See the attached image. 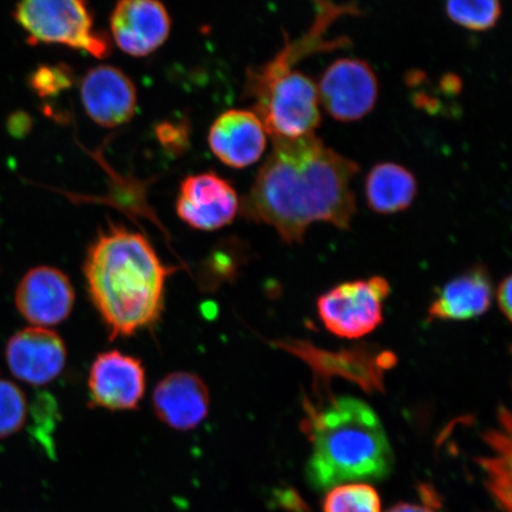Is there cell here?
Here are the masks:
<instances>
[{
	"instance_id": "8992f818",
	"label": "cell",
	"mask_w": 512,
	"mask_h": 512,
	"mask_svg": "<svg viewBox=\"0 0 512 512\" xmlns=\"http://www.w3.org/2000/svg\"><path fill=\"white\" fill-rule=\"evenodd\" d=\"M389 292V283L382 277L338 285L318 299L319 318L338 337L361 338L383 322Z\"/></svg>"
},
{
	"instance_id": "9c48e42d",
	"label": "cell",
	"mask_w": 512,
	"mask_h": 512,
	"mask_svg": "<svg viewBox=\"0 0 512 512\" xmlns=\"http://www.w3.org/2000/svg\"><path fill=\"white\" fill-rule=\"evenodd\" d=\"M88 389L94 407L112 412L133 411L145 395L143 363L119 350L102 352L89 369Z\"/></svg>"
},
{
	"instance_id": "277c9868",
	"label": "cell",
	"mask_w": 512,
	"mask_h": 512,
	"mask_svg": "<svg viewBox=\"0 0 512 512\" xmlns=\"http://www.w3.org/2000/svg\"><path fill=\"white\" fill-rule=\"evenodd\" d=\"M317 49L310 36L286 43L271 61L248 68L243 95L272 139H298L315 134L320 124L317 83L294 69V62Z\"/></svg>"
},
{
	"instance_id": "d4e9b609",
	"label": "cell",
	"mask_w": 512,
	"mask_h": 512,
	"mask_svg": "<svg viewBox=\"0 0 512 512\" xmlns=\"http://www.w3.org/2000/svg\"><path fill=\"white\" fill-rule=\"evenodd\" d=\"M31 125V118L23 112L12 113L8 120L9 132L17 138L25 136L30 131Z\"/></svg>"
},
{
	"instance_id": "e0dca14e",
	"label": "cell",
	"mask_w": 512,
	"mask_h": 512,
	"mask_svg": "<svg viewBox=\"0 0 512 512\" xmlns=\"http://www.w3.org/2000/svg\"><path fill=\"white\" fill-rule=\"evenodd\" d=\"M491 298L489 274L483 267L473 268L441 288L428 309V317L446 322L476 318L489 310Z\"/></svg>"
},
{
	"instance_id": "603a6c76",
	"label": "cell",
	"mask_w": 512,
	"mask_h": 512,
	"mask_svg": "<svg viewBox=\"0 0 512 512\" xmlns=\"http://www.w3.org/2000/svg\"><path fill=\"white\" fill-rule=\"evenodd\" d=\"M74 83V73L67 64H43L29 75V87L40 98L67 91Z\"/></svg>"
},
{
	"instance_id": "3957f363",
	"label": "cell",
	"mask_w": 512,
	"mask_h": 512,
	"mask_svg": "<svg viewBox=\"0 0 512 512\" xmlns=\"http://www.w3.org/2000/svg\"><path fill=\"white\" fill-rule=\"evenodd\" d=\"M304 431L312 454L306 476L317 490L357 480H380L393 469V452L379 416L366 402L332 398L323 407L307 406Z\"/></svg>"
},
{
	"instance_id": "9a60e30c",
	"label": "cell",
	"mask_w": 512,
	"mask_h": 512,
	"mask_svg": "<svg viewBox=\"0 0 512 512\" xmlns=\"http://www.w3.org/2000/svg\"><path fill=\"white\" fill-rule=\"evenodd\" d=\"M152 403L164 425L177 431H191L207 419L210 394L200 376L176 371L158 382Z\"/></svg>"
},
{
	"instance_id": "ac0fdd59",
	"label": "cell",
	"mask_w": 512,
	"mask_h": 512,
	"mask_svg": "<svg viewBox=\"0 0 512 512\" xmlns=\"http://www.w3.org/2000/svg\"><path fill=\"white\" fill-rule=\"evenodd\" d=\"M418 184L411 171L392 162L379 163L366 179L368 206L376 213L390 215L411 207Z\"/></svg>"
},
{
	"instance_id": "ba28073f",
	"label": "cell",
	"mask_w": 512,
	"mask_h": 512,
	"mask_svg": "<svg viewBox=\"0 0 512 512\" xmlns=\"http://www.w3.org/2000/svg\"><path fill=\"white\" fill-rule=\"evenodd\" d=\"M317 91L319 104L332 118L350 123L373 111L379 98V81L368 62L344 57L325 69Z\"/></svg>"
},
{
	"instance_id": "cb8c5ba5",
	"label": "cell",
	"mask_w": 512,
	"mask_h": 512,
	"mask_svg": "<svg viewBox=\"0 0 512 512\" xmlns=\"http://www.w3.org/2000/svg\"><path fill=\"white\" fill-rule=\"evenodd\" d=\"M159 143L171 152L181 153L189 145V127L181 123H162L156 127Z\"/></svg>"
},
{
	"instance_id": "52a82bcc",
	"label": "cell",
	"mask_w": 512,
	"mask_h": 512,
	"mask_svg": "<svg viewBox=\"0 0 512 512\" xmlns=\"http://www.w3.org/2000/svg\"><path fill=\"white\" fill-rule=\"evenodd\" d=\"M274 345L303 360L317 379L328 382L332 377H342L368 393L382 392L384 375L396 364L393 352L371 347L330 351L303 341H283Z\"/></svg>"
},
{
	"instance_id": "2e32d148",
	"label": "cell",
	"mask_w": 512,
	"mask_h": 512,
	"mask_svg": "<svg viewBox=\"0 0 512 512\" xmlns=\"http://www.w3.org/2000/svg\"><path fill=\"white\" fill-rule=\"evenodd\" d=\"M210 150L223 164L234 169L252 165L264 155L267 132L264 124L252 110L223 112L210 127Z\"/></svg>"
},
{
	"instance_id": "30bf717a",
	"label": "cell",
	"mask_w": 512,
	"mask_h": 512,
	"mask_svg": "<svg viewBox=\"0 0 512 512\" xmlns=\"http://www.w3.org/2000/svg\"><path fill=\"white\" fill-rule=\"evenodd\" d=\"M239 210L238 192L215 172L185 177L179 187L177 215L191 228L213 232L232 223Z\"/></svg>"
},
{
	"instance_id": "5b68a950",
	"label": "cell",
	"mask_w": 512,
	"mask_h": 512,
	"mask_svg": "<svg viewBox=\"0 0 512 512\" xmlns=\"http://www.w3.org/2000/svg\"><path fill=\"white\" fill-rule=\"evenodd\" d=\"M12 16L31 44H63L96 59L111 54L110 40L95 30L92 10L81 0H27L15 6Z\"/></svg>"
},
{
	"instance_id": "6da1fadb",
	"label": "cell",
	"mask_w": 512,
	"mask_h": 512,
	"mask_svg": "<svg viewBox=\"0 0 512 512\" xmlns=\"http://www.w3.org/2000/svg\"><path fill=\"white\" fill-rule=\"evenodd\" d=\"M272 142L270 155L240 201L242 216L274 228L290 245L302 242L315 222L349 229L356 214L351 181L360 165L316 134Z\"/></svg>"
},
{
	"instance_id": "8fae6325",
	"label": "cell",
	"mask_w": 512,
	"mask_h": 512,
	"mask_svg": "<svg viewBox=\"0 0 512 512\" xmlns=\"http://www.w3.org/2000/svg\"><path fill=\"white\" fill-rule=\"evenodd\" d=\"M15 303L18 312L32 326L48 329L70 316L75 291L68 275L59 268L38 266L19 281Z\"/></svg>"
},
{
	"instance_id": "ffe728a7",
	"label": "cell",
	"mask_w": 512,
	"mask_h": 512,
	"mask_svg": "<svg viewBox=\"0 0 512 512\" xmlns=\"http://www.w3.org/2000/svg\"><path fill=\"white\" fill-rule=\"evenodd\" d=\"M324 512H381V499L368 484L348 483L335 486L325 496Z\"/></svg>"
},
{
	"instance_id": "7a4b0ae2",
	"label": "cell",
	"mask_w": 512,
	"mask_h": 512,
	"mask_svg": "<svg viewBox=\"0 0 512 512\" xmlns=\"http://www.w3.org/2000/svg\"><path fill=\"white\" fill-rule=\"evenodd\" d=\"M165 265L142 233L110 223L89 245L83 262L89 298L112 339L149 330L162 318Z\"/></svg>"
},
{
	"instance_id": "4fadbf2b",
	"label": "cell",
	"mask_w": 512,
	"mask_h": 512,
	"mask_svg": "<svg viewBox=\"0 0 512 512\" xmlns=\"http://www.w3.org/2000/svg\"><path fill=\"white\" fill-rule=\"evenodd\" d=\"M115 44L127 55L145 57L155 53L168 40L171 18L156 0H123L115 5L110 18Z\"/></svg>"
},
{
	"instance_id": "7402d4cb",
	"label": "cell",
	"mask_w": 512,
	"mask_h": 512,
	"mask_svg": "<svg viewBox=\"0 0 512 512\" xmlns=\"http://www.w3.org/2000/svg\"><path fill=\"white\" fill-rule=\"evenodd\" d=\"M28 414V400L23 390L14 382L0 379V439L21 431Z\"/></svg>"
},
{
	"instance_id": "7c38bea8",
	"label": "cell",
	"mask_w": 512,
	"mask_h": 512,
	"mask_svg": "<svg viewBox=\"0 0 512 512\" xmlns=\"http://www.w3.org/2000/svg\"><path fill=\"white\" fill-rule=\"evenodd\" d=\"M67 348L56 332L30 326L11 336L5 361L19 381L46 386L62 374L67 364Z\"/></svg>"
},
{
	"instance_id": "484cf974",
	"label": "cell",
	"mask_w": 512,
	"mask_h": 512,
	"mask_svg": "<svg viewBox=\"0 0 512 512\" xmlns=\"http://www.w3.org/2000/svg\"><path fill=\"white\" fill-rule=\"evenodd\" d=\"M511 287L512 281L510 275L505 278L497 290V304L499 310L503 313L507 319L511 320Z\"/></svg>"
},
{
	"instance_id": "44dd1931",
	"label": "cell",
	"mask_w": 512,
	"mask_h": 512,
	"mask_svg": "<svg viewBox=\"0 0 512 512\" xmlns=\"http://www.w3.org/2000/svg\"><path fill=\"white\" fill-rule=\"evenodd\" d=\"M448 18L470 30L494 28L502 15V5L497 0H451L445 5Z\"/></svg>"
},
{
	"instance_id": "d6986e66",
	"label": "cell",
	"mask_w": 512,
	"mask_h": 512,
	"mask_svg": "<svg viewBox=\"0 0 512 512\" xmlns=\"http://www.w3.org/2000/svg\"><path fill=\"white\" fill-rule=\"evenodd\" d=\"M499 420L501 430L491 431L485 440L497 454L491 458H480L477 462L488 475L486 485L495 501L505 512L511 511V416L502 409Z\"/></svg>"
},
{
	"instance_id": "4316f807",
	"label": "cell",
	"mask_w": 512,
	"mask_h": 512,
	"mask_svg": "<svg viewBox=\"0 0 512 512\" xmlns=\"http://www.w3.org/2000/svg\"><path fill=\"white\" fill-rule=\"evenodd\" d=\"M387 512H438L431 507L430 503L426 505H418L412 503H400Z\"/></svg>"
},
{
	"instance_id": "5bb4252c",
	"label": "cell",
	"mask_w": 512,
	"mask_h": 512,
	"mask_svg": "<svg viewBox=\"0 0 512 512\" xmlns=\"http://www.w3.org/2000/svg\"><path fill=\"white\" fill-rule=\"evenodd\" d=\"M82 105L95 124L114 128L136 113L137 89L123 70L113 66L89 69L81 81Z\"/></svg>"
}]
</instances>
